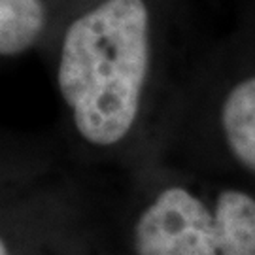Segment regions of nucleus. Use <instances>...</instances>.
Wrapping results in <instances>:
<instances>
[{"label": "nucleus", "mask_w": 255, "mask_h": 255, "mask_svg": "<svg viewBox=\"0 0 255 255\" xmlns=\"http://www.w3.org/2000/svg\"><path fill=\"white\" fill-rule=\"evenodd\" d=\"M151 59L144 0H102L64 28L57 89L74 130L93 147H114L134 127Z\"/></svg>", "instance_id": "nucleus-1"}, {"label": "nucleus", "mask_w": 255, "mask_h": 255, "mask_svg": "<svg viewBox=\"0 0 255 255\" xmlns=\"http://www.w3.org/2000/svg\"><path fill=\"white\" fill-rule=\"evenodd\" d=\"M134 255H255V199L238 189L219 193L210 210L191 191H159L134 219Z\"/></svg>", "instance_id": "nucleus-2"}, {"label": "nucleus", "mask_w": 255, "mask_h": 255, "mask_svg": "<svg viewBox=\"0 0 255 255\" xmlns=\"http://www.w3.org/2000/svg\"><path fill=\"white\" fill-rule=\"evenodd\" d=\"M64 242L61 202L44 174L0 185V255H42Z\"/></svg>", "instance_id": "nucleus-3"}, {"label": "nucleus", "mask_w": 255, "mask_h": 255, "mask_svg": "<svg viewBox=\"0 0 255 255\" xmlns=\"http://www.w3.org/2000/svg\"><path fill=\"white\" fill-rule=\"evenodd\" d=\"M46 25L44 0H0V57L27 53L40 42Z\"/></svg>", "instance_id": "nucleus-4"}, {"label": "nucleus", "mask_w": 255, "mask_h": 255, "mask_svg": "<svg viewBox=\"0 0 255 255\" xmlns=\"http://www.w3.org/2000/svg\"><path fill=\"white\" fill-rule=\"evenodd\" d=\"M221 125L229 149L255 172V78L244 80L229 93L221 110Z\"/></svg>", "instance_id": "nucleus-5"}, {"label": "nucleus", "mask_w": 255, "mask_h": 255, "mask_svg": "<svg viewBox=\"0 0 255 255\" xmlns=\"http://www.w3.org/2000/svg\"><path fill=\"white\" fill-rule=\"evenodd\" d=\"M42 172V157L0 149V185Z\"/></svg>", "instance_id": "nucleus-6"}, {"label": "nucleus", "mask_w": 255, "mask_h": 255, "mask_svg": "<svg viewBox=\"0 0 255 255\" xmlns=\"http://www.w3.org/2000/svg\"><path fill=\"white\" fill-rule=\"evenodd\" d=\"M42 255H74V254L72 250H70V246H68V242H64V244L53 248V250H49V252H46V254Z\"/></svg>", "instance_id": "nucleus-7"}]
</instances>
